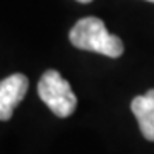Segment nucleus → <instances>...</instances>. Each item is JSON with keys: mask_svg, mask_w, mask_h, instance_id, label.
Masks as SVG:
<instances>
[{"mask_svg": "<svg viewBox=\"0 0 154 154\" xmlns=\"http://www.w3.org/2000/svg\"><path fill=\"white\" fill-rule=\"evenodd\" d=\"M69 39L75 48L96 51L110 58H118L123 53L122 39L111 34L98 17H84L77 21L69 33Z\"/></svg>", "mask_w": 154, "mask_h": 154, "instance_id": "obj_1", "label": "nucleus"}, {"mask_svg": "<svg viewBox=\"0 0 154 154\" xmlns=\"http://www.w3.org/2000/svg\"><path fill=\"white\" fill-rule=\"evenodd\" d=\"M38 94L41 101L48 106L51 113L58 118H67L74 113L77 106V98L70 84L57 70H46L38 82Z\"/></svg>", "mask_w": 154, "mask_h": 154, "instance_id": "obj_2", "label": "nucleus"}, {"mask_svg": "<svg viewBox=\"0 0 154 154\" xmlns=\"http://www.w3.org/2000/svg\"><path fill=\"white\" fill-rule=\"evenodd\" d=\"M29 81L24 74H12L0 81V120L7 122L12 116L16 106L28 93Z\"/></svg>", "mask_w": 154, "mask_h": 154, "instance_id": "obj_3", "label": "nucleus"}, {"mask_svg": "<svg viewBox=\"0 0 154 154\" xmlns=\"http://www.w3.org/2000/svg\"><path fill=\"white\" fill-rule=\"evenodd\" d=\"M130 110L139 122V128L146 140L154 142V89H149L142 96H135L130 103Z\"/></svg>", "mask_w": 154, "mask_h": 154, "instance_id": "obj_4", "label": "nucleus"}, {"mask_svg": "<svg viewBox=\"0 0 154 154\" xmlns=\"http://www.w3.org/2000/svg\"><path fill=\"white\" fill-rule=\"evenodd\" d=\"M77 2H81V4H89V2H93V0H77Z\"/></svg>", "mask_w": 154, "mask_h": 154, "instance_id": "obj_5", "label": "nucleus"}, {"mask_svg": "<svg viewBox=\"0 0 154 154\" xmlns=\"http://www.w3.org/2000/svg\"><path fill=\"white\" fill-rule=\"evenodd\" d=\"M147 2H152V4H154V0H147Z\"/></svg>", "mask_w": 154, "mask_h": 154, "instance_id": "obj_6", "label": "nucleus"}]
</instances>
